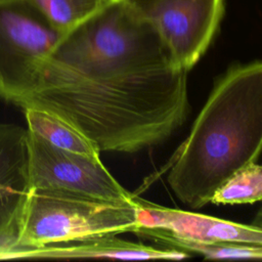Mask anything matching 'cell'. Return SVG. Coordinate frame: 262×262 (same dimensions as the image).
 <instances>
[{
	"mask_svg": "<svg viewBox=\"0 0 262 262\" xmlns=\"http://www.w3.org/2000/svg\"><path fill=\"white\" fill-rule=\"evenodd\" d=\"M187 73L124 0H107L60 36L18 106L59 117L100 152H136L166 141L185 122Z\"/></svg>",
	"mask_w": 262,
	"mask_h": 262,
	"instance_id": "obj_1",
	"label": "cell"
},
{
	"mask_svg": "<svg viewBox=\"0 0 262 262\" xmlns=\"http://www.w3.org/2000/svg\"><path fill=\"white\" fill-rule=\"evenodd\" d=\"M262 148V62L230 66L174 152L167 182L190 209L210 204L233 173L258 163Z\"/></svg>",
	"mask_w": 262,
	"mask_h": 262,
	"instance_id": "obj_2",
	"label": "cell"
},
{
	"mask_svg": "<svg viewBox=\"0 0 262 262\" xmlns=\"http://www.w3.org/2000/svg\"><path fill=\"white\" fill-rule=\"evenodd\" d=\"M138 227L136 196L132 202H114L58 190L31 188L25 205L19 237L13 251L135 232Z\"/></svg>",
	"mask_w": 262,
	"mask_h": 262,
	"instance_id": "obj_3",
	"label": "cell"
},
{
	"mask_svg": "<svg viewBox=\"0 0 262 262\" xmlns=\"http://www.w3.org/2000/svg\"><path fill=\"white\" fill-rule=\"evenodd\" d=\"M29 0H0V98L18 105L60 38Z\"/></svg>",
	"mask_w": 262,
	"mask_h": 262,
	"instance_id": "obj_4",
	"label": "cell"
},
{
	"mask_svg": "<svg viewBox=\"0 0 262 262\" xmlns=\"http://www.w3.org/2000/svg\"><path fill=\"white\" fill-rule=\"evenodd\" d=\"M157 32L178 69L188 72L215 38L225 0H124Z\"/></svg>",
	"mask_w": 262,
	"mask_h": 262,
	"instance_id": "obj_5",
	"label": "cell"
},
{
	"mask_svg": "<svg viewBox=\"0 0 262 262\" xmlns=\"http://www.w3.org/2000/svg\"><path fill=\"white\" fill-rule=\"evenodd\" d=\"M28 150L31 188L114 202H132L135 198L108 172L99 157L58 148L29 130Z\"/></svg>",
	"mask_w": 262,
	"mask_h": 262,
	"instance_id": "obj_6",
	"label": "cell"
},
{
	"mask_svg": "<svg viewBox=\"0 0 262 262\" xmlns=\"http://www.w3.org/2000/svg\"><path fill=\"white\" fill-rule=\"evenodd\" d=\"M136 200L139 227L134 233L146 238L169 236L198 243H238L262 246L260 226L166 208L138 198Z\"/></svg>",
	"mask_w": 262,
	"mask_h": 262,
	"instance_id": "obj_7",
	"label": "cell"
},
{
	"mask_svg": "<svg viewBox=\"0 0 262 262\" xmlns=\"http://www.w3.org/2000/svg\"><path fill=\"white\" fill-rule=\"evenodd\" d=\"M28 130L0 124V260L17 245L30 192Z\"/></svg>",
	"mask_w": 262,
	"mask_h": 262,
	"instance_id": "obj_8",
	"label": "cell"
},
{
	"mask_svg": "<svg viewBox=\"0 0 262 262\" xmlns=\"http://www.w3.org/2000/svg\"><path fill=\"white\" fill-rule=\"evenodd\" d=\"M188 253L173 248H158L142 243L117 237V235H100L76 241L49 244L38 248L23 249L11 252L9 259H120V260H181Z\"/></svg>",
	"mask_w": 262,
	"mask_h": 262,
	"instance_id": "obj_9",
	"label": "cell"
},
{
	"mask_svg": "<svg viewBox=\"0 0 262 262\" xmlns=\"http://www.w3.org/2000/svg\"><path fill=\"white\" fill-rule=\"evenodd\" d=\"M28 130L48 143L73 152L99 157L96 145L64 120L36 107H24Z\"/></svg>",
	"mask_w": 262,
	"mask_h": 262,
	"instance_id": "obj_10",
	"label": "cell"
},
{
	"mask_svg": "<svg viewBox=\"0 0 262 262\" xmlns=\"http://www.w3.org/2000/svg\"><path fill=\"white\" fill-rule=\"evenodd\" d=\"M49 25L63 35L98 11L107 0H29Z\"/></svg>",
	"mask_w": 262,
	"mask_h": 262,
	"instance_id": "obj_11",
	"label": "cell"
},
{
	"mask_svg": "<svg viewBox=\"0 0 262 262\" xmlns=\"http://www.w3.org/2000/svg\"><path fill=\"white\" fill-rule=\"evenodd\" d=\"M262 198V167L251 163L233 173L214 192L210 204H254Z\"/></svg>",
	"mask_w": 262,
	"mask_h": 262,
	"instance_id": "obj_12",
	"label": "cell"
},
{
	"mask_svg": "<svg viewBox=\"0 0 262 262\" xmlns=\"http://www.w3.org/2000/svg\"><path fill=\"white\" fill-rule=\"evenodd\" d=\"M152 241L186 253L202 255L206 259H254L262 258V246L238 243H198L159 236Z\"/></svg>",
	"mask_w": 262,
	"mask_h": 262,
	"instance_id": "obj_13",
	"label": "cell"
}]
</instances>
